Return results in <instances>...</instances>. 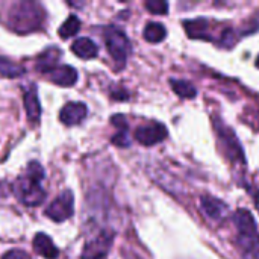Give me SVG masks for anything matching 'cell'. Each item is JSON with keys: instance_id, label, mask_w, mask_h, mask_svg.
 <instances>
[{"instance_id": "obj_1", "label": "cell", "mask_w": 259, "mask_h": 259, "mask_svg": "<svg viewBox=\"0 0 259 259\" xmlns=\"http://www.w3.org/2000/svg\"><path fill=\"white\" fill-rule=\"evenodd\" d=\"M44 176V168L39 162H29L26 171L18 176L12 187V191L20 203L26 206H38L44 202L46 191L41 185Z\"/></svg>"}, {"instance_id": "obj_2", "label": "cell", "mask_w": 259, "mask_h": 259, "mask_svg": "<svg viewBox=\"0 0 259 259\" xmlns=\"http://www.w3.org/2000/svg\"><path fill=\"white\" fill-rule=\"evenodd\" d=\"M46 14L39 3L20 0L11 5L8 11V26L17 33H30L38 30L44 23Z\"/></svg>"}, {"instance_id": "obj_3", "label": "cell", "mask_w": 259, "mask_h": 259, "mask_svg": "<svg viewBox=\"0 0 259 259\" xmlns=\"http://www.w3.org/2000/svg\"><path fill=\"white\" fill-rule=\"evenodd\" d=\"M105 44L117 67L123 68L132 52V46L126 33L115 26H108L105 29Z\"/></svg>"}, {"instance_id": "obj_4", "label": "cell", "mask_w": 259, "mask_h": 259, "mask_svg": "<svg viewBox=\"0 0 259 259\" xmlns=\"http://www.w3.org/2000/svg\"><path fill=\"white\" fill-rule=\"evenodd\" d=\"M214 126H215L217 135H219V138H220V143H222V146H223V153H225L229 159H232V161H235V162L244 164V162H246L244 152H243L241 144H240L238 138L235 137L234 131H232L231 127H228L223 121H219V120L214 123Z\"/></svg>"}, {"instance_id": "obj_5", "label": "cell", "mask_w": 259, "mask_h": 259, "mask_svg": "<svg viewBox=\"0 0 259 259\" xmlns=\"http://www.w3.org/2000/svg\"><path fill=\"white\" fill-rule=\"evenodd\" d=\"M74 212V196L70 190H65L59 194L46 209V215L53 222H65Z\"/></svg>"}, {"instance_id": "obj_6", "label": "cell", "mask_w": 259, "mask_h": 259, "mask_svg": "<svg viewBox=\"0 0 259 259\" xmlns=\"http://www.w3.org/2000/svg\"><path fill=\"white\" fill-rule=\"evenodd\" d=\"M112 240H114L112 232L108 231L100 232L96 238H93L85 244L80 259H103L112 246Z\"/></svg>"}, {"instance_id": "obj_7", "label": "cell", "mask_w": 259, "mask_h": 259, "mask_svg": "<svg viewBox=\"0 0 259 259\" xmlns=\"http://www.w3.org/2000/svg\"><path fill=\"white\" fill-rule=\"evenodd\" d=\"M165 137H167V127L156 121L140 126L135 131V140L143 146H153L156 143H161Z\"/></svg>"}, {"instance_id": "obj_8", "label": "cell", "mask_w": 259, "mask_h": 259, "mask_svg": "<svg viewBox=\"0 0 259 259\" xmlns=\"http://www.w3.org/2000/svg\"><path fill=\"white\" fill-rule=\"evenodd\" d=\"M87 114H88V109H87L85 103H82V102H70L61 109L59 118L65 126H74V124H79L80 121H83Z\"/></svg>"}, {"instance_id": "obj_9", "label": "cell", "mask_w": 259, "mask_h": 259, "mask_svg": "<svg viewBox=\"0 0 259 259\" xmlns=\"http://www.w3.org/2000/svg\"><path fill=\"white\" fill-rule=\"evenodd\" d=\"M50 82L59 87H73L77 82V71L71 65H56L53 70L46 73Z\"/></svg>"}, {"instance_id": "obj_10", "label": "cell", "mask_w": 259, "mask_h": 259, "mask_svg": "<svg viewBox=\"0 0 259 259\" xmlns=\"http://www.w3.org/2000/svg\"><path fill=\"white\" fill-rule=\"evenodd\" d=\"M23 103L26 108V114L30 123H38L41 117V105L38 99V93L35 87H30L23 94Z\"/></svg>"}, {"instance_id": "obj_11", "label": "cell", "mask_w": 259, "mask_h": 259, "mask_svg": "<svg viewBox=\"0 0 259 259\" xmlns=\"http://www.w3.org/2000/svg\"><path fill=\"white\" fill-rule=\"evenodd\" d=\"M33 249L35 252L46 259H56L59 255V249L53 244L52 238L42 232L36 234L33 238Z\"/></svg>"}, {"instance_id": "obj_12", "label": "cell", "mask_w": 259, "mask_h": 259, "mask_svg": "<svg viewBox=\"0 0 259 259\" xmlns=\"http://www.w3.org/2000/svg\"><path fill=\"white\" fill-rule=\"evenodd\" d=\"M200 203H202L203 212H205L209 219H212V220H222V219H225V215L228 214V206H226L222 200H219V199H215V197L203 196V197L200 199Z\"/></svg>"}, {"instance_id": "obj_13", "label": "cell", "mask_w": 259, "mask_h": 259, "mask_svg": "<svg viewBox=\"0 0 259 259\" xmlns=\"http://www.w3.org/2000/svg\"><path fill=\"white\" fill-rule=\"evenodd\" d=\"M234 223L240 231V234L244 237L256 234V222L247 209H238L234 215Z\"/></svg>"}, {"instance_id": "obj_14", "label": "cell", "mask_w": 259, "mask_h": 259, "mask_svg": "<svg viewBox=\"0 0 259 259\" xmlns=\"http://www.w3.org/2000/svg\"><path fill=\"white\" fill-rule=\"evenodd\" d=\"M71 50L76 56H79L82 59H93L99 53L97 44L90 38H77L71 44Z\"/></svg>"}, {"instance_id": "obj_15", "label": "cell", "mask_w": 259, "mask_h": 259, "mask_svg": "<svg viewBox=\"0 0 259 259\" xmlns=\"http://www.w3.org/2000/svg\"><path fill=\"white\" fill-rule=\"evenodd\" d=\"M185 30L187 33L190 35V38H200V39H209V33H208V29H209V24H208V20L205 18H196V20H190V21H185Z\"/></svg>"}, {"instance_id": "obj_16", "label": "cell", "mask_w": 259, "mask_h": 259, "mask_svg": "<svg viewBox=\"0 0 259 259\" xmlns=\"http://www.w3.org/2000/svg\"><path fill=\"white\" fill-rule=\"evenodd\" d=\"M238 243L247 259H259V235H240Z\"/></svg>"}, {"instance_id": "obj_17", "label": "cell", "mask_w": 259, "mask_h": 259, "mask_svg": "<svg viewBox=\"0 0 259 259\" xmlns=\"http://www.w3.org/2000/svg\"><path fill=\"white\" fill-rule=\"evenodd\" d=\"M26 73V68L15 62V61H11L5 56H0V74L3 77H9V79H14V77H20Z\"/></svg>"}, {"instance_id": "obj_18", "label": "cell", "mask_w": 259, "mask_h": 259, "mask_svg": "<svg viewBox=\"0 0 259 259\" xmlns=\"http://www.w3.org/2000/svg\"><path fill=\"white\" fill-rule=\"evenodd\" d=\"M61 56V52L56 49V47H52V49H47L39 58H38V70H41L42 73H49L50 70H53L56 67V61L59 59Z\"/></svg>"}, {"instance_id": "obj_19", "label": "cell", "mask_w": 259, "mask_h": 259, "mask_svg": "<svg viewBox=\"0 0 259 259\" xmlns=\"http://www.w3.org/2000/svg\"><path fill=\"white\" fill-rule=\"evenodd\" d=\"M144 39L149 42H161L165 35H167V29L161 24V23H147L144 27Z\"/></svg>"}, {"instance_id": "obj_20", "label": "cell", "mask_w": 259, "mask_h": 259, "mask_svg": "<svg viewBox=\"0 0 259 259\" xmlns=\"http://www.w3.org/2000/svg\"><path fill=\"white\" fill-rule=\"evenodd\" d=\"M170 83H171L173 91L182 99H194L197 94V90L187 80H178L176 79V80H170Z\"/></svg>"}, {"instance_id": "obj_21", "label": "cell", "mask_w": 259, "mask_h": 259, "mask_svg": "<svg viewBox=\"0 0 259 259\" xmlns=\"http://www.w3.org/2000/svg\"><path fill=\"white\" fill-rule=\"evenodd\" d=\"M79 29H80V20L76 17V15H70L65 21H64V24L59 27V36L61 38H64V39H67V38H70V36H74L77 32H79Z\"/></svg>"}, {"instance_id": "obj_22", "label": "cell", "mask_w": 259, "mask_h": 259, "mask_svg": "<svg viewBox=\"0 0 259 259\" xmlns=\"http://www.w3.org/2000/svg\"><path fill=\"white\" fill-rule=\"evenodd\" d=\"M146 8L152 12V14H167L168 11V3L167 2H162V0H149L146 2Z\"/></svg>"}, {"instance_id": "obj_23", "label": "cell", "mask_w": 259, "mask_h": 259, "mask_svg": "<svg viewBox=\"0 0 259 259\" xmlns=\"http://www.w3.org/2000/svg\"><path fill=\"white\" fill-rule=\"evenodd\" d=\"M112 143L117 147H129L131 141H129V137H127V131H118L117 135L112 137Z\"/></svg>"}, {"instance_id": "obj_24", "label": "cell", "mask_w": 259, "mask_h": 259, "mask_svg": "<svg viewBox=\"0 0 259 259\" xmlns=\"http://www.w3.org/2000/svg\"><path fill=\"white\" fill-rule=\"evenodd\" d=\"M235 42V38H234V32L231 29H226L225 33H222V46L225 47H232Z\"/></svg>"}, {"instance_id": "obj_25", "label": "cell", "mask_w": 259, "mask_h": 259, "mask_svg": "<svg viewBox=\"0 0 259 259\" xmlns=\"http://www.w3.org/2000/svg\"><path fill=\"white\" fill-rule=\"evenodd\" d=\"M2 259H32L26 252H23V250H11V252H6L5 255H3V258Z\"/></svg>"}, {"instance_id": "obj_26", "label": "cell", "mask_w": 259, "mask_h": 259, "mask_svg": "<svg viewBox=\"0 0 259 259\" xmlns=\"http://www.w3.org/2000/svg\"><path fill=\"white\" fill-rule=\"evenodd\" d=\"M111 121H112V124L115 126V127H118V131H127V121H126V118H124V115H114L112 118H111Z\"/></svg>"}, {"instance_id": "obj_27", "label": "cell", "mask_w": 259, "mask_h": 259, "mask_svg": "<svg viewBox=\"0 0 259 259\" xmlns=\"http://www.w3.org/2000/svg\"><path fill=\"white\" fill-rule=\"evenodd\" d=\"M8 196V185L6 184H0V199Z\"/></svg>"}, {"instance_id": "obj_28", "label": "cell", "mask_w": 259, "mask_h": 259, "mask_svg": "<svg viewBox=\"0 0 259 259\" xmlns=\"http://www.w3.org/2000/svg\"><path fill=\"white\" fill-rule=\"evenodd\" d=\"M256 65H258V67H259V56H258V61H256Z\"/></svg>"}]
</instances>
